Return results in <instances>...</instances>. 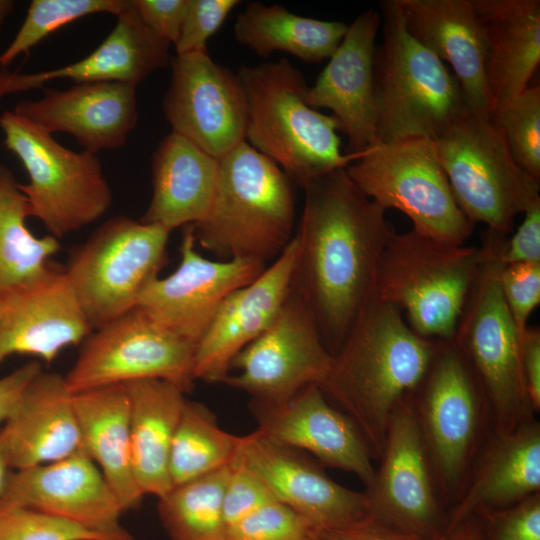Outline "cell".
<instances>
[{
    "mask_svg": "<svg viewBox=\"0 0 540 540\" xmlns=\"http://www.w3.org/2000/svg\"><path fill=\"white\" fill-rule=\"evenodd\" d=\"M304 205L291 288L332 355L374 297L382 253L395 233L386 210L336 169L302 186Z\"/></svg>",
    "mask_w": 540,
    "mask_h": 540,
    "instance_id": "6da1fadb",
    "label": "cell"
},
{
    "mask_svg": "<svg viewBox=\"0 0 540 540\" xmlns=\"http://www.w3.org/2000/svg\"><path fill=\"white\" fill-rule=\"evenodd\" d=\"M436 342L415 333L395 306L374 296L333 355L320 388L355 423L374 459L383 451L393 411L423 378Z\"/></svg>",
    "mask_w": 540,
    "mask_h": 540,
    "instance_id": "7a4b0ae2",
    "label": "cell"
},
{
    "mask_svg": "<svg viewBox=\"0 0 540 540\" xmlns=\"http://www.w3.org/2000/svg\"><path fill=\"white\" fill-rule=\"evenodd\" d=\"M292 181L246 141L218 159L206 216L194 225L196 242L222 261L276 259L294 236Z\"/></svg>",
    "mask_w": 540,
    "mask_h": 540,
    "instance_id": "3957f363",
    "label": "cell"
},
{
    "mask_svg": "<svg viewBox=\"0 0 540 540\" xmlns=\"http://www.w3.org/2000/svg\"><path fill=\"white\" fill-rule=\"evenodd\" d=\"M247 101L245 141L302 187L358 158L341 151L337 119L310 107L303 74L286 58L237 72Z\"/></svg>",
    "mask_w": 540,
    "mask_h": 540,
    "instance_id": "277c9868",
    "label": "cell"
},
{
    "mask_svg": "<svg viewBox=\"0 0 540 540\" xmlns=\"http://www.w3.org/2000/svg\"><path fill=\"white\" fill-rule=\"evenodd\" d=\"M382 45L375 54L377 141L435 140L470 109L454 74L406 29L399 0L380 4Z\"/></svg>",
    "mask_w": 540,
    "mask_h": 540,
    "instance_id": "5b68a950",
    "label": "cell"
},
{
    "mask_svg": "<svg viewBox=\"0 0 540 540\" xmlns=\"http://www.w3.org/2000/svg\"><path fill=\"white\" fill-rule=\"evenodd\" d=\"M483 259L482 245L453 244L412 229L394 233L382 253L374 296L395 306L418 335L450 340Z\"/></svg>",
    "mask_w": 540,
    "mask_h": 540,
    "instance_id": "8992f818",
    "label": "cell"
},
{
    "mask_svg": "<svg viewBox=\"0 0 540 540\" xmlns=\"http://www.w3.org/2000/svg\"><path fill=\"white\" fill-rule=\"evenodd\" d=\"M410 400L441 499L454 506L492 430V420L484 392L452 339L437 340Z\"/></svg>",
    "mask_w": 540,
    "mask_h": 540,
    "instance_id": "52a82bcc",
    "label": "cell"
},
{
    "mask_svg": "<svg viewBox=\"0 0 540 540\" xmlns=\"http://www.w3.org/2000/svg\"><path fill=\"white\" fill-rule=\"evenodd\" d=\"M505 238L485 230L484 259L452 338L484 392L492 429L497 432L513 431L535 414L522 371V337L500 288V256Z\"/></svg>",
    "mask_w": 540,
    "mask_h": 540,
    "instance_id": "ba28073f",
    "label": "cell"
},
{
    "mask_svg": "<svg viewBox=\"0 0 540 540\" xmlns=\"http://www.w3.org/2000/svg\"><path fill=\"white\" fill-rule=\"evenodd\" d=\"M434 141L454 197L473 225L507 236L517 215L540 201V181L515 162L490 113L468 109Z\"/></svg>",
    "mask_w": 540,
    "mask_h": 540,
    "instance_id": "9c48e42d",
    "label": "cell"
},
{
    "mask_svg": "<svg viewBox=\"0 0 540 540\" xmlns=\"http://www.w3.org/2000/svg\"><path fill=\"white\" fill-rule=\"evenodd\" d=\"M3 144L25 168L29 183L18 184L29 216L57 239L99 219L112 204V191L97 154L75 152L30 120L6 111L0 116Z\"/></svg>",
    "mask_w": 540,
    "mask_h": 540,
    "instance_id": "30bf717a",
    "label": "cell"
},
{
    "mask_svg": "<svg viewBox=\"0 0 540 540\" xmlns=\"http://www.w3.org/2000/svg\"><path fill=\"white\" fill-rule=\"evenodd\" d=\"M345 170L365 196L386 211L402 212L420 234L461 245L473 231L454 197L433 139L378 142Z\"/></svg>",
    "mask_w": 540,
    "mask_h": 540,
    "instance_id": "8fae6325",
    "label": "cell"
},
{
    "mask_svg": "<svg viewBox=\"0 0 540 540\" xmlns=\"http://www.w3.org/2000/svg\"><path fill=\"white\" fill-rule=\"evenodd\" d=\"M170 233L117 216L71 255L63 271L92 330L136 308L144 286L167 264Z\"/></svg>",
    "mask_w": 540,
    "mask_h": 540,
    "instance_id": "7c38bea8",
    "label": "cell"
},
{
    "mask_svg": "<svg viewBox=\"0 0 540 540\" xmlns=\"http://www.w3.org/2000/svg\"><path fill=\"white\" fill-rule=\"evenodd\" d=\"M93 331L64 376L73 395L144 379L170 382L184 393L192 390L196 345L138 308Z\"/></svg>",
    "mask_w": 540,
    "mask_h": 540,
    "instance_id": "4fadbf2b",
    "label": "cell"
},
{
    "mask_svg": "<svg viewBox=\"0 0 540 540\" xmlns=\"http://www.w3.org/2000/svg\"><path fill=\"white\" fill-rule=\"evenodd\" d=\"M333 355L301 297L291 288L266 330L231 363L238 372L222 383L242 390L252 401L280 404L308 385L325 381Z\"/></svg>",
    "mask_w": 540,
    "mask_h": 540,
    "instance_id": "5bb4252c",
    "label": "cell"
},
{
    "mask_svg": "<svg viewBox=\"0 0 540 540\" xmlns=\"http://www.w3.org/2000/svg\"><path fill=\"white\" fill-rule=\"evenodd\" d=\"M379 460L374 480L365 491L373 517L416 539L442 534L444 503L410 395L391 415Z\"/></svg>",
    "mask_w": 540,
    "mask_h": 540,
    "instance_id": "9a60e30c",
    "label": "cell"
},
{
    "mask_svg": "<svg viewBox=\"0 0 540 540\" xmlns=\"http://www.w3.org/2000/svg\"><path fill=\"white\" fill-rule=\"evenodd\" d=\"M162 109L171 132L220 159L245 141L247 101L237 73L208 50L176 54Z\"/></svg>",
    "mask_w": 540,
    "mask_h": 540,
    "instance_id": "2e32d148",
    "label": "cell"
},
{
    "mask_svg": "<svg viewBox=\"0 0 540 540\" xmlns=\"http://www.w3.org/2000/svg\"><path fill=\"white\" fill-rule=\"evenodd\" d=\"M230 464L253 474L276 500L318 530L345 528L373 517L366 492L338 484L305 452L258 429L240 436Z\"/></svg>",
    "mask_w": 540,
    "mask_h": 540,
    "instance_id": "e0dca14e",
    "label": "cell"
},
{
    "mask_svg": "<svg viewBox=\"0 0 540 540\" xmlns=\"http://www.w3.org/2000/svg\"><path fill=\"white\" fill-rule=\"evenodd\" d=\"M194 225L183 227L180 264L165 278H152L136 304L158 325L197 344L225 298L255 280L265 264L244 260H210L196 250Z\"/></svg>",
    "mask_w": 540,
    "mask_h": 540,
    "instance_id": "ac0fdd59",
    "label": "cell"
},
{
    "mask_svg": "<svg viewBox=\"0 0 540 540\" xmlns=\"http://www.w3.org/2000/svg\"><path fill=\"white\" fill-rule=\"evenodd\" d=\"M22 506L86 529L118 537L125 510L97 465L83 452L26 469L12 470L0 507Z\"/></svg>",
    "mask_w": 540,
    "mask_h": 540,
    "instance_id": "d6986e66",
    "label": "cell"
},
{
    "mask_svg": "<svg viewBox=\"0 0 540 540\" xmlns=\"http://www.w3.org/2000/svg\"><path fill=\"white\" fill-rule=\"evenodd\" d=\"M380 25L379 11L362 12L306 92L310 107L329 109L337 119L348 155L359 156L378 143L375 54Z\"/></svg>",
    "mask_w": 540,
    "mask_h": 540,
    "instance_id": "ffe728a7",
    "label": "cell"
},
{
    "mask_svg": "<svg viewBox=\"0 0 540 540\" xmlns=\"http://www.w3.org/2000/svg\"><path fill=\"white\" fill-rule=\"evenodd\" d=\"M258 430L314 455L321 463L355 474L369 488L374 480L371 450L355 423L333 407L322 389L308 385L280 404L249 402Z\"/></svg>",
    "mask_w": 540,
    "mask_h": 540,
    "instance_id": "44dd1931",
    "label": "cell"
},
{
    "mask_svg": "<svg viewBox=\"0 0 540 540\" xmlns=\"http://www.w3.org/2000/svg\"><path fill=\"white\" fill-rule=\"evenodd\" d=\"M296 252L293 236L282 253L255 280L225 298L196 344L195 380L222 383L230 374L236 355L270 325L291 290Z\"/></svg>",
    "mask_w": 540,
    "mask_h": 540,
    "instance_id": "7402d4cb",
    "label": "cell"
},
{
    "mask_svg": "<svg viewBox=\"0 0 540 540\" xmlns=\"http://www.w3.org/2000/svg\"><path fill=\"white\" fill-rule=\"evenodd\" d=\"M41 90V98L19 101L13 112L50 134L72 135L83 150L93 154L121 148L137 125L135 85L94 82Z\"/></svg>",
    "mask_w": 540,
    "mask_h": 540,
    "instance_id": "603a6c76",
    "label": "cell"
},
{
    "mask_svg": "<svg viewBox=\"0 0 540 540\" xmlns=\"http://www.w3.org/2000/svg\"><path fill=\"white\" fill-rule=\"evenodd\" d=\"M0 299V364L13 354L51 363L93 331L64 271L55 267L38 283Z\"/></svg>",
    "mask_w": 540,
    "mask_h": 540,
    "instance_id": "cb8c5ba5",
    "label": "cell"
},
{
    "mask_svg": "<svg viewBox=\"0 0 540 540\" xmlns=\"http://www.w3.org/2000/svg\"><path fill=\"white\" fill-rule=\"evenodd\" d=\"M105 40L88 56L69 65L36 73L0 69V98L32 89L55 79L75 84L121 82L137 86L155 71L167 67L171 44L152 32L130 6L116 16Z\"/></svg>",
    "mask_w": 540,
    "mask_h": 540,
    "instance_id": "d4e9b609",
    "label": "cell"
},
{
    "mask_svg": "<svg viewBox=\"0 0 540 540\" xmlns=\"http://www.w3.org/2000/svg\"><path fill=\"white\" fill-rule=\"evenodd\" d=\"M0 443L11 470L55 462L82 451L73 394L65 377L36 375L0 427Z\"/></svg>",
    "mask_w": 540,
    "mask_h": 540,
    "instance_id": "484cf974",
    "label": "cell"
},
{
    "mask_svg": "<svg viewBox=\"0 0 540 540\" xmlns=\"http://www.w3.org/2000/svg\"><path fill=\"white\" fill-rule=\"evenodd\" d=\"M540 492V424L535 418L510 432L493 429L452 508L447 529L481 510L512 506Z\"/></svg>",
    "mask_w": 540,
    "mask_h": 540,
    "instance_id": "4316f807",
    "label": "cell"
},
{
    "mask_svg": "<svg viewBox=\"0 0 540 540\" xmlns=\"http://www.w3.org/2000/svg\"><path fill=\"white\" fill-rule=\"evenodd\" d=\"M407 31L448 62L471 110L490 113L485 43L473 0H399Z\"/></svg>",
    "mask_w": 540,
    "mask_h": 540,
    "instance_id": "83f0119b",
    "label": "cell"
},
{
    "mask_svg": "<svg viewBox=\"0 0 540 540\" xmlns=\"http://www.w3.org/2000/svg\"><path fill=\"white\" fill-rule=\"evenodd\" d=\"M492 107L529 86L540 62L539 0H473Z\"/></svg>",
    "mask_w": 540,
    "mask_h": 540,
    "instance_id": "f1b7e54d",
    "label": "cell"
},
{
    "mask_svg": "<svg viewBox=\"0 0 540 540\" xmlns=\"http://www.w3.org/2000/svg\"><path fill=\"white\" fill-rule=\"evenodd\" d=\"M217 172L218 159L171 132L152 155L153 193L140 221L170 232L197 224L210 208Z\"/></svg>",
    "mask_w": 540,
    "mask_h": 540,
    "instance_id": "f546056e",
    "label": "cell"
},
{
    "mask_svg": "<svg viewBox=\"0 0 540 540\" xmlns=\"http://www.w3.org/2000/svg\"><path fill=\"white\" fill-rule=\"evenodd\" d=\"M129 398L131 457L141 493L161 498L172 488L169 458L186 398L176 385L160 379L124 385Z\"/></svg>",
    "mask_w": 540,
    "mask_h": 540,
    "instance_id": "4dcf8cb0",
    "label": "cell"
},
{
    "mask_svg": "<svg viewBox=\"0 0 540 540\" xmlns=\"http://www.w3.org/2000/svg\"><path fill=\"white\" fill-rule=\"evenodd\" d=\"M82 451L97 465L125 512L139 507L144 495L134 478L129 398L124 385L73 395Z\"/></svg>",
    "mask_w": 540,
    "mask_h": 540,
    "instance_id": "1f68e13d",
    "label": "cell"
},
{
    "mask_svg": "<svg viewBox=\"0 0 540 540\" xmlns=\"http://www.w3.org/2000/svg\"><path fill=\"white\" fill-rule=\"evenodd\" d=\"M347 28L341 21L304 17L277 4L253 1L237 15L234 36L261 57L284 52L307 63H318L334 53Z\"/></svg>",
    "mask_w": 540,
    "mask_h": 540,
    "instance_id": "d6a6232c",
    "label": "cell"
},
{
    "mask_svg": "<svg viewBox=\"0 0 540 540\" xmlns=\"http://www.w3.org/2000/svg\"><path fill=\"white\" fill-rule=\"evenodd\" d=\"M13 172L0 164V298L30 287L54 268L61 248L52 235L38 238L26 226L29 207Z\"/></svg>",
    "mask_w": 540,
    "mask_h": 540,
    "instance_id": "836d02e7",
    "label": "cell"
},
{
    "mask_svg": "<svg viewBox=\"0 0 540 540\" xmlns=\"http://www.w3.org/2000/svg\"><path fill=\"white\" fill-rule=\"evenodd\" d=\"M227 465L174 486L159 498L158 515L172 540H225L223 498Z\"/></svg>",
    "mask_w": 540,
    "mask_h": 540,
    "instance_id": "e575fe53",
    "label": "cell"
},
{
    "mask_svg": "<svg viewBox=\"0 0 540 540\" xmlns=\"http://www.w3.org/2000/svg\"><path fill=\"white\" fill-rule=\"evenodd\" d=\"M239 440L218 426L205 405L186 400L170 451L173 487L230 465Z\"/></svg>",
    "mask_w": 540,
    "mask_h": 540,
    "instance_id": "d590c367",
    "label": "cell"
},
{
    "mask_svg": "<svg viewBox=\"0 0 540 540\" xmlns=\"http://www.w3.org/2000/svg\"><path fill=\"white\" fill-rule=\"evenodd\" d=\"M131 0H33L14 39L0 54V67H7L20 54H27L51 33L82 17L108 13L115 17Z\"/></svg>",
    "mask_w": 540,
    "mask_h": 540,
    "instance_id": "8d00e7d4",
    "label": "cell"
},
{
    "mask_svg": "<svg viewBox=\"0 0 540 540\" xmlns=\"http://www.w3.org/2000/svg\"><path fill=\"white\" fill-rule=\"evenodd\" d=\"M490 115L515 162L540 181V87L528 86Z\"/></svg>",
    "mask_w": 540,
    "mask_h": 540,
    "instance_id": "74e56055",
    "label": "cell"
},
{
    "mask_svg": "<svg viewBox=\"0 0 540 540\" xmlns=\"http://www.w3.org/2000/svg\"><path fill=\"white\" fill-rule=\"evenodd\" d=\"M0 540H134L111 536L22 506L0 507Z\"/></svg>",
    "mask_w": 540,
    "mask_h": 540,
    "instance_id": "f35d334b",
    "label": "cell"
},
{
    "mask_svg": "<svg viewBox=\"0 0 540 540\" xmlns=\"http://www.w3.org/2000/svg\"><path fill=\"white\" fill-rule=\"evenodd\" d=\"M311 523L278 500H271L228 529L225 540H308Z\"/></svg>",
    "mask_w": 540,
    "mask_h": 540,
    "instance_id": "ab89813d",
    "label": "cell"
},
{
    "mask_svg": "<svg viewBox=\"0 0 540 540\" xmlns=\"http://www.w3.org/2000/svg\"><path fill=\"white\" fill-rule=\"evenodd\" d=\"M484 540H540V492L502 509L481 510Z\"/></svg>",
    "mask_w": 540,
    "mask_h": 540,
    "instance_id": "60d3db41",
    "label": "cell"
},
{
    "mask_svg": "<svg viewBox=\"0 0 540 540\" xmlns=\"http://www.w3.org/2000/svg\"><path fill=\"white\" fill-rule=\"evenodd\" d=\"M499 280L508 312L523 338L529 318L540 303V263L503 266Z\"/></svg>",
    "mask_w": 540,
    "mask_h": 540,
    "instance_id": "b9f144b4",
    "label": "cell"
},
{
    "mask_svg": "<svg viewBox=\"0 0 540 540\" xmlns=\"http://www.w3.org/2000/svg\"><path fill=\"white\" fill-rule=\"evenodd\" d=\"M240 3L237 0H187L186 14L176 54L207 50V41Z\"/></svg>",
    "mask_w": 540,
    "mask_h": 540,
    "instance_id": "7bdbcfd3",
    "label": "cell"
},
{
    "mask_svg": "<svg viewBox=\"0 0 540 540\" xmlns=\"http://www.w3.org/2000/svg\"><path fill=\"white\" fill-rule=\"evenodd\" d=\"M231 473L223 498L225 533L265 503L274 500L268 488L244 468L230 464Z\"/></svg>",
    "mask_w": 540,
    "mask_h": 540,
    "instance_id": "ee69618b",
    "label": "cell"
},
{
    "mask_svg": "<svg viewBox=\"0 0 540 540\" xmlns=\"http://www.w3.org/2000/svg\"><path fill=\"white\" fill-rule=\"evenodd\" d=\"M143 23L174 46L184 22L187 0H131Z\"/></svg>",
    "mask_w": 540,
    "mask_h": 540,
    "instance_id": "f6af8a7d",
    "label": "cell"
},
{
    "mask_svg": "<svg viewBox=\"0 0 540 540\" xmlns=\"http://www.w3.org/2000/svg\"><path fill=\"white\" fill-rule=\"evenodd\" d=\"M523 214L520 226L510 238L504 240L500 256L503 266L540 263V201Z\"/></svg>",
    "mask_w": 540,
    "mask_h": 540,
    "instance_id": "bcb514c9",
    "label": "cell"
},
{
    "mask_svg": "<svg viewBox=\"0 0 540 540\" xmlns=\"http://www.w3.org/2000/svg\"><path fill=\"white\" fill-rule=\"evenodd\" d=\"M521 363L526 390L534 413L540 410V330L528 327L522 338Z\"/></svg>",
    "mask_w": 540,
    "mask_h": 540,
    "instance_id": "7dc6e473",
    "label": "cell"
},
{
    "mask_svg": "<svg viewBox=\"0 0 540 540\" xmlns=\"http://www.w3.org/2000/svg\"><path fill=\"white\" fill-rule=\"evenodd\" d=\"M41 371L38 361H29L0 378V427L16 407L27 385Z\"/></svg>",
    "mask_w": 540,
    "mask_h": 540,
    "instance_id": "c3c4849f",
    "label": "cell"
},
{
    "mask_svg": "<svg viewBox=\"0 0 540 540\" xmlns=\"http://www.w3.org/2000/svg\"><path fill=\"white\" fill-rule=\"evenodd\" d=\"M320 540H414L380 523L374 517L340 529L318 530Z\"/></svg>",
    "mask_w": 540,
    "mask_h": 540,
    "instance_id": "681fc988",
    "label": "cell"
},
{
    "mask_svg": "<svg viewBox=\"0 0 540 540\" xmlns=\"http://www.w3.org/2000/svg\"><path fill=\"white\" fill-rule=\"evenodd\" d=\"M414 540H484V532L481 519L473 515L436 537Z\"/></svg>",
    "mask_w": 540,
    "mask_h": 540,
    "instance_id": "f907efd6",
    "label": "cell"
},
{
    "mask_svg": "<svg viewBox=\"0 0 540 540\" xmlns=\"http://www.w3.org/2000/svg\"><path fill=\"white\" fill-rule=\"evenodd\" d=\"M12 470L10 469L5 454L3 452L1 443H0V499L5 491L8 477L10 475V472Z\"/></svg>",
    "mask_w": 540,
    "mask_h": 540,
    "instance_id": "816d5d0a",
    "label": "cell"
},
{
    "mask_svg": "<svg viewBox=\"0 0 540 540\" xmlns=\"http://www.w3.org/2000/svg\"><path fill=\"white\" fill-rule=\"evenodd\" d=\"M15 3L12 0H0V30L5 21L12 14Z\"/></svg>",
    "mask_w": 540,
    "mask_h": 540,
    "instance_id": "f5cc1de1",
    "label": "cell"
},
{
    "mask_svg": "<svg viewBox=\"0 0 540 540\" xmlns=\"http://www.w3.org/2000/svg\"><path fill=\"white\" fill-rule=\"evenodd\" d=\"M318 531V530H317ZM308 540H320L319 537H318V534L316 533V535Z\"/></svg>",
    "mask_w": 540,
    "mask_h": 540,
    "instance_id": "db71d44e",
    "label": "cell"
},
{
    "mask_svg": "<svg viewBox=\"0 0 540 540\" xmlns=\"http://www.w3.org/2000/svg\"><path fill=\"white\" fill-rule=\"evenodd\" d=\"M1 312H2V302H1V299H0V316H1Z\"/></svg>",
    "mask_w": 540,
    "mask_h": 540,
    "instance_id": "11a10c76",
    "label": "cell"
}]
</instances>
